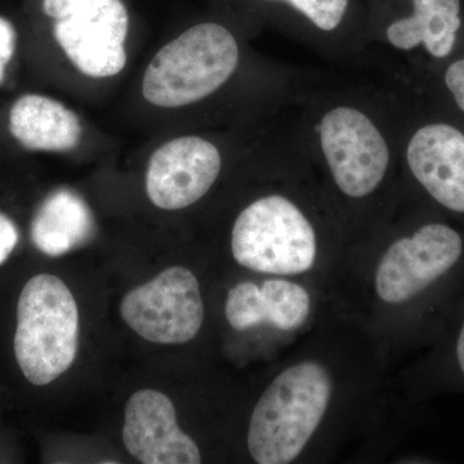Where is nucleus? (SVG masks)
<instances>
[{"label": "nucleus", "instance_id": "1", "mask_svg": "<svg viewBox=\"0 0 464 464\" xmlns=\"http://www.w3.org/2000/svg\"><path fill=\"white\" fill-rule=\"evenodd\" d=\"M332 377L320 362H302L277 375L258 400L248 430V450L258 464L293 462L328 411Z\"/></svg>", "mask_w": 464, "mask_h": 464}, {"label": "nucleus", "instance_id": "2", "mask_svg": "<svg viewBox=\"0 0 464 464\" xmlns=\"http://www.w3.org/2000/svg\"><path fill=\"white\" fill-rule=\"evenodd\" d=\"M239 60V44L227 27L197 24L152 58L143 75V97L167 109L199 102L230 81Z\"/></svg>", "mask_w": 464, "mask_h": 464}, {"label": "nucleus", "instance_id": "3", "mask_svg": "<svg viewBox=\"0 0 464 464\" xmlns=\"http://www.w3.org/2000/svg\"><path fill=\"white\" fill-rule=\"evenodd\" d=\"M79 311L66 284L51 274L32 277L17 304L14 355L26 380L45 386L74 362Z\"/></svg>", "mask_w": 464, "mask_h": 464}, {"label": "nucleus", "instance_id": "4", "mask_svg": "<svg viewBox=\"0 0 464 464\" xmlns=\"http://www.w3.org/2000/svg\"><path fill=\"white\" fill-rule=\"evenodd\" d=\"M231 250L237 264L257 273L304 274L315 265L316 231L295 201L267 195L237 216Z\"/></svg>", "mask_w": 464, "mask_h": 464}, {"label": "nucleus", "instance_id": "5", "mask_svg": "<svg viewBox=\"0 0 464 464\" xmlns=\"http://www.w3.org/2000/svg\"><path fill=\"white\" fill-rule=\"evenodd\" d=\"M463 265V232L430 219L384 252L375 271V292L386 304H409L445 286Z\"/></svg>", "mask_w": 464, "mask_h": 464}, {"label": "nucleus", "instance_id": "6", "mask_svg": "<svg viewBox=\"0 0 464 464\" xmlns=\"http://www.w3.org/2000/svg\"><path fill=\"white\" fill-rule=\"evenodd\" d=\"M324 161L335 186L351 199H364L386 179L391 146L380 125L356 106H333L315 128Z\"/></svg>", "mask_w": 464, "mask_h": 464}, {"label": "nucleus", "instance_id": "7", "mask_svg": "<svg viewBox=\"0 0 464 464\" xmlns=\"http://www.w3.org/2000/svg\"><path fill=\"white\" fill-rule=\"evenodd\" d=\"M121 315L140 337L152 343L190 342L204 323L199 282L188 268H167L125 295Z\"/></svg>", "mask_w": 464, "mask_h": 464}, {"label": "nucleus", "instance_id": "8", "mask_svg": "<svg viewBox=\"0 0 464 464\" xmlns=\"http://www.w3.org/2000/svg\"><path fill=\"white\" fill-rule=\"evenodd\" d=\"M404 157L424 194L464 218V119L441 109L426 116L409 133Z\"/></svg>", "mask_w": 464, "mask_h": 464}, {"label": "nucleus", "instance_id": "9", "mask_svg": "<svg viewBox=\"0 0 464 464\" xmlns=\"http://www.w3.org/2000/svg\"><path fill=\"white\" fill-rule=\"evenodd\" d=\"M54 21V38L79 72L110 78L124 69L130 14L123 0H79Z\"/></svg>", "mask_w": 464, "mask_h": 464}, {"label": "nucleus", "instance_id": "10", "mask_svg": "<svg viewBox=\"0 0 464 464\" xmlns=\"http://www.w3.org/2000/svg\"><path fill=\"white\" fill-rule=\"evenodd\" d=\"M221 169L222 155L215 143L200 136L179 137L150 159L146 192L160 209H183L212 188Z\"/></svg>", "mask_w": 464, "mask_h": 464}, {"label": "nucleus", "instance_id": "11", "mask_svg": "<svg viewBox=\"0 0 464 464\" xmlns=\"http://www.w3.org/2000/svg\"><path fill=\"white\" fill-rule=\"evenodd\" d=\"M123 442L145 464H199V447L179 429L176 409L164 393L140 390L125 405Z\"/></svg>", "mask_w": 464, "mask_h": 464}, {"label": "nucleus", "instance_id": "12", "mask_svg": "<svg viewBox=\"0 0 464 464\" xmlns=\"http://www.w3.org/2000/svg\"><path fill=\"white\" fill-rule=\"evenodd\" d=\"M384 38L401 52L423 51L436 63L464 47V0H395Z\"/></svg>", "mask_w": 464, "mask_h": 464}, {"label": "nucleus", "instance_id": "13", "mask_svg": "<svg viewBox=\"0 0 464 464\" xmlns=\"http://www.w3.org/2000/svg\"><path fill=\"white\" fill-rule=\"evenodd\" d=\"M311 299L299 284L271 279L262 284L240 283L226 298V319L237 331L268 323L280 331L301 328L310 315Z\"/></svg>", "mask_w": 464, "mask_h": 464}, {"label": "nucleus", "instance_id": "14", "mask_svg": "<svg viewBox=\"0 0 464 464\" xmlns=\"http://www.w3.org/2000/svg\"><path fill=\"white\" fill-rule=\"evenodd\" d=\"M9 130L24 148L45 152L70 151L83 134L79 116L72 110L42 94H25L14 103Z\"/></svg>", "mask_w": 464, "mask_h": 464}, {"label": "nucleus", "instance_id": "15", "mask_svg": "<svg viewBox=\"0 0 464 464\" xmlns=\"http://www.w3.org/2000/svg\"><path fill=\"white\" fill-rule=\"evenodd\" d=\"M93 231L88 204L74 191L58 190L43 201L34 217L32 239L42 253L58 257L83 246Z\"/></svg>", "mask_w": 464, "mask_h": 464}, {"label": "nucleus", "instance_id": "16", "mask_svg": "<svg viewBox=\"0 0 464 464\" xmlns=\"http://www.w3.org/2000/svg\"><path fill=\"white\" fill-rule=\"evenodd\" d=\"M283 5L310 24L317 32L331 34L340 30L351 14L353 0H261Z\"/></svg>", "mask_w": 464, "mask_h": 464}, {"label": "nucleus", "instance_id": "17", "mask_svg": "<svg viewBox=\"0 0 464 464\" xmlns=\"http://www.w3.org/2000/svg\"><path fill=\"white\" fill-rule=\"evenodd\" d=\"M435 75L439 109L464 119V47L436 66Z\"/></svg>", "mask_w": 464, "mask_h": 464}, {"label": "nucleus", "instance_id": "18", "mask_svg": "<svg viewBox=\"0 0 464 464\" xmlns=\"http://www.w3.org/2000/svg\"><path fill=\"white\" fill-rule=\"evenodd\" d=\"M449 357H450V369L453 378L464 386V310L460 314L459 322L454 328L451 335L450 346H449Z\"/></svg>", "mask_w": 464, "mask_h": 464}, {"label": "nucleus", "instance_id": "19", "mask_svg": "<svg viewBox=\"0 0 464 464\" xmlns=\"http://www.w3.org/2000/svg\"><path fill=\"white\" fill-rule=\"evenodd\" d=\"M16 50V30L5 18L0 17V84L5 82V69Z\"/></svg>", "mask_w": 464, "mask_h": 464}, {"label": "nucleus", "instance_id": "20", "mask_svg": "<svg viewBox=\"0 0 464 464\" xmlns=\"http://www.w3.org/2000/svg\"><path fill=\"white\" fill-rule=\"evenodd\" d=\"M18 243V230L11 218L0 213V265L7 261Z\"/></svg>", "mask_w": 464, "mask_h": 464}, {"label": "nucleus", "instance_id": "21", "mask_svg": "<svg viewBox=\"0 0 464 464\" xmlns=\"http://www.w3.org/2000/svg\"><path fill=\"white\" fill-rule=\"evenodd\" d=\"M79 0H43V12L48 17L58 20L65 16L67 12L70 11Z\"/></svg>", "mask_w": 464, "mask_h": 464}]
</instances>
